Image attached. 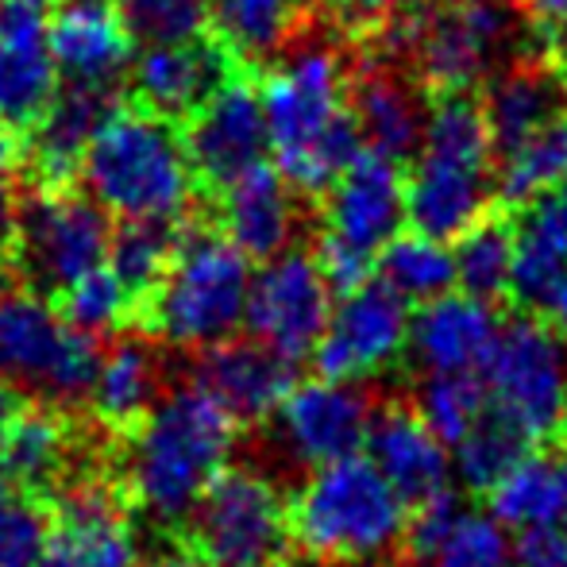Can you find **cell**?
<instances>
[{"instance_id": "6da1fadb", "label": "cell", "mask_w": 567, "mask_h": 567, "mask_svg": "<svg viewBox=\"0 0 567 567\" xmlns=\"http://www.w3.org/2000/svg\"><path fill=\"white\" fill-rule=\"evenodd\" d=\"M351 70L329 43H306L267 74L259 90L275 171L293 194L324 197L363 151L351 113Z\"/></svg>"}, {"instance_id": "7a4b0ae2", "label": "cell", "mask_w": 567, "mask_h": 567, "mask_svg": "<svg viewBox=\"0 0 567 567\" xmlns=\"http://www.w3.org/2000/svg\"><path fill=\"white\" fill-rule=\"evenodd\" d=\"M236 452V421L202 386L166 390L127 429L124 483L155 522H186Z\"/></svg>"}, {"instance_id": "3957f363", "label": "cell", "mask_w": 567, "mask_h": 567, "mask_svg": "<svg viewBox=\"0 0 567 567\" xmlns=\"http://www.w3.org/2000/svg\"><path fill=\"white\" fill-rule=\"evenodd\" d=\"M494 202V143L483 101L436 93L405 171V225L433 239L463 236Z\"/></svg>"}, {"instance_id": "277c9868", "label": "cell", "mask_w": 567, "mask_h": 567, "mask_svg": "<svg viewBox=\"0 0 567 567\" xmlns=\"http://www.w3.org/2000/svg\"><path fill=\"white\" fill-rule=\"evenodd\" d=\"M410 506L367 455L313 467L290 498V540L324 567L379 564L405 540Z\"/></svg>"}, {"instance_id": "5b68a950", "label": "cell", "mask_w": 567, "mask_h": 567, "mask_svg": "<svg viewBox=\"0 0 567 567\" xmlns=\"http://www.w3.org/2000/svg\"><path fill=\"white\" fill-rule=\"evenodd\" d=\"M90 197L120 220L174 225L194 202L197 174L171 120L155 113H113L82 158Z\"/></svg>"}, {"instance_id": "8992f818", "label": "cell", "mask_w": 567, "mask_h": 567, "mask_svg": "<svg viewBox=\"0 0 567 567\" xmlns=\"http://www.w3.org/2000/svg\"><path fill=\"white\" fill-rule=\"evenodd\" d=\"M251 275V259L220 231H189L174 244L163 282L143 301L151 332L182 351L231 340L244 324Z\"/></svg>"}, {"instance_id": "52a82bcc", "label": "cell", "mask_w": 567, "mask_h": 567, "mask_svg": "<svg viewBox=\"0 0 567 567\" xmlns=\"http://www.w3.org/2000/svg\"><path fill=\"white\" fill-rule=\"evenodd\" d=\"M491 413L529 444H545L567 429V340L540 317H517L498 329L483 363Z\"/></svg>"}, {"instance_id": "ba28073f", "label": "cell", "mask_w": 567, "mask_h": 567, "mask_svg": "<svg viewBox=\"0 0 567 567\" xmlns=\"http://www.w3.org/2000/svg\"><path fill=\"white\" fill-rule=\"evenodd\" d=\"M194 553L213 567H270L290 545V498L259 467H228L189 514Z\"/></svg>"}, {"instance_id": "9c48e42d", "label": "cell", "mask_w": 567, "mask_h": 567, "mask_svg": "<svg viewBox=\"0 0 567 567\" xmlns=\"http://www.w3.org/2000/svg\"><path fill=\"white\" fill-rule=\"evenodd\" d=\"M113 225L93 197L54 186L35 194L12 225L16 267L35 290L62 293L109 262Z\"/></svg>"}, {"instance_id": "30bf717a", "label": "cell", "mask_w": 567, "mask_h": 567, "mask_svg": "<svg viewBox=\"0 0 567 567\" xmlns=\"http://www.w3.org/2000/svg\"><path fill=\"white\" fill-rule=\"evenodd\" d=\"M101 351L35 293L0 298V379H20L59 402H85Z\"/></svg>"}, {"instance_id": "8fae6325", "label": "cell", "mask_w": 567, "mask_h": 567, "mask_svg": "<svg viewBox=\"0 0 567 567\" xmlns=\"http://www.w3.org/2000/svg\"><path fill=\"white\" fill-rule=\"evenodd\" d=\"M332 286L321 275L317 259L309 251H290L267 259L251 275V293H247L244 324L251 340L267 343L282 359L313 355L332 317Z\"/></svg>"}, {"instance_id": "7c38bea8", "label": "cell", "mask_w": 567, "mask_h": 567, "mask_svg": "<svg viewBox=\"0 0 567 567\" xmlns=\"http://www.w3.org/2000/svg\"><path fill=\"white\" fill-rule=\"evenodd\" d=\"M371 417V398L359 382L317 374L309 382H293V390L270 413V444L286 463L313 471L363 449Z\"/></svg>"}, {"instance_id": "4fadbf2b", "label": "cell", "mask_w": 567, "mask_h": 567, "mask_svg": "<svg viewBox=\"0 0 567 567\" xmlns=\"http://www.w3.org/2000/svg\"><path fill=\"white\" fill-rule=\"evenodd\" d=\"M410 301L386 282H363L332 306L329 329L313 351L321 379L371 382L386 374L410 348Z\"/></svg>"}, {"instance_id": "5bb4252c", "label": "cell", "mask_w": 567, "mask_h": 567, "mask_svg": "<svg viewBox=\"0 0 567 567\" xmlns=\"http://www.w3.org/2000/svg\"><path fill=\"white\" fill-rule=\"evenodd\" d=\"M506 0H449L417 23V66L433 93H467L506 47Z\"/></svg>"}, {"instance_id": "9a60e30c", "label": "cell", "mask_w": 567, "mask_h": 567, "mask_svg": "<svg viewBox=\"0 0 567 567\" xmlns=\"http://www.w3.org/2000/svg\"><path fill=\"white\" fill-rule=\"evenodd\" d=\"M140 537L116 486L101 475H78L62 486L59 522L51 525L43 567H135Z\"/></svg>"}, {"instance_id": "2e32d148", "label": "cell", "mask_w": 567, "mask_h": 567, "mask_svg": "<svg viewBox=\"0 0 567 567\" xmlns=\"http://www.w3.org/2000/svg\"><path fill=\"white\" fill-rule=\"evenodd\" d=\"M194 174L209 186L225 189L239 174L255 171L270 155L267 116L259 90L251 82L228 78L194 116L182 135Z\"/></svg>"}, {"instance_id": "e0dca14e", "label": "cell", "mask_w": 567, "mask_h": 567, "mask_svg": "<svg viewBox=\"0 0 567 567\" xmlns=\"http://www.w3.org/2000/svg\"><path fill=\"white\" fill-rule=\"evenodd\" d=\"M405 225V174L402 163L359 151L351 166L324 194V231L340 244L379 259V251Z\"/></svg>"}, {"instance_id": "ac0fdd59", "label": "cell", "mask_w": 567, "mask_h": 567, "mask_svg": "<svg viewBox=\"0 0 567 567\" xmlns=\"http://www.w3.org/2000/svg\"><path fill=\"white\" fill-rule=\"evenodd\" d=\"M363 449L410 514L452 494V449L417 417L413 405H386L374 413Z\"/></svg>"}, {"instance_id": "d6986e66", "label": "cell", "mask_w": 567, "mask_h": 567, "mask_svg": "<svg viewBox=\"0 0 567 567\" xmlns=\"http://www.w3.org/2000/svg\"><path fill=\"white\" fill-rule=\"evenodd\" d=\"M132 93L147 113L189 120L231 78V54L217 39L143 47L132 66Z\"/></svg>"}, {"instance_id": "ffe728a7", "label": "cell", "mask_w": 567, "mask_h": 567, "mask_svg": "<svg viewBox=\"0 0 567 567\" xmlns=\"http://www.w3.org/2000/svg\"><path fill=\"white\" fill-rule=\"evenodd\" d=\"M54 70L70 85L113 90L132 66V35L113 0H62L47 20Z\"/></svg>"}, {"instance_id": "44dd1931", "label": "cell", "mask_w": 567, "mask_h": 567, "mask_svg": "<svg viewBox=\"0 0 567 567\" xmlns=\"http://www.w3.org/2000/svg\"><path fill=\"white\" fill-rule=\"evenodd\" d=\"M293 363L259 340H225L202 351L194 367V386H202L236 425L270 421L293 390Z\"/></svg>"}, {"instance_id": "7402d4cb", "label": "cell", "mask_w": 567, "mask_h": 567, "mask_svg": "<svg viewBox=\"0 0 567 567\" xmlns=\"http://www.w3.org/2000/svg\"><path fill=\"white\" fill-rule=\"evenodd\" d=\"M498 313L491 301L449 290L413 313L405 355L425 374H478L498 340Z\"/></svg>"}, {"instance_id": "603a6c76", "label": "cell", "mask_w": 567, "mask_h": 567, "mask_svg": "<svg viewBox=\"0 0 567 567\" xmlns=\"http://www.w3.org/2000/svg\"><path fill=\"white\" fill-rule=\"evenodd\" d=\"M59 70L47 43V16L35 0L0 4V124H35L51 105Z\"/></svg>"}, {"instance_id": "cb8c5ba5", "label": "cell", "mask_w": 567, "mask_h": 567, "mask_svg": "<svg viewBox=\"0 0 567 567\" xmlns=\"http://www.w3.org/2000/svg\"><path fill=\"white\" fill-rule=\"evenodd\" d=\"M217 220L228 244H236L247 259L267 262L293 247L301 225L298 194L275 166L259 163L255 171L239 174L236 182L220 189Z\"/></svg>"}, {"instance_id": "d4e9b609", "label": "cell", "mask_w": 567, "mask_h": 567, "mask_svg": "<svg viewBox=\"0 0 567 567\" xmlns=\"http://www.w3.org/2000/svg\"><path fill=\"white\" fill-rule=\"evenodd\" d=\"M113 113H116L113 90L70 85L66 93H54L51 105L39 113L28 135L31 174L47 189L66 186L74 174H82V158L90 151L93 135L101 132V124Z\"/></svg>"}, {"instance_id": "484cf974", "label": "cell", "mask_w": 567, "mask_h": 567, "mask_svg": "<svg viewBox=\"0 0 567 567\" xmlns=\"http://www.w3.org/2000/svg\"><path fill=\"white\" fill-rule=\"evenodd\" d=\"M483 116L486 127H491L494 155H502V151L529 140L533 132H540L545 124L567 116V85L553 62H514L486 85Z\"/></svg>"}, {"instance_id": "4316f807", "label": "cell", "mask_w": 567, "mask_h": 567, "mask_svg": "<svg viewBox=\"0 0 567 567\" xmlns=\"http://www.w3.org/2000/svg\"><path fill=\"white\" fill-rule=\"evenodd\" d=\"M514 293L522 306H545L567 275V186L522 205L514 225Z\"/></svg>"}, {"instance_id": "83f0119b", "label": "cell", "mask_w": 567, "mask_h": 567, "mask_svg": "<svg viewBox=\"0 0 567 567\" xmlns=\"http://www.w3.org/2000/svg\"><path fill=\"white\" fill-rule=\"evenodd\" d=\"M348 101L367 151H379V155L394 158V163L413 158L421 132H425L429 105L402 74H394V70H363L359 78H351Z\"/></svg>"}, {"instance_id": "f1b7e54d", "label": "cell", "mask_w": 567, "mask_h": 567, "mask_svg": "<svg viewBox=\"0 0 567 567\" xmlns=\"http://www.w3.org/2000/svg\"><path fill=\"white\" fill-rule=\"evenodd\" d=\"M486 498L494 522L514 533L567 525V449H529Z\"/></svg>"}, {"instance_id": "f546056e", "label": "cell", "mask_w": 567, "mask_h": 567, "mask_svg": "<svg viewBox=\"0 0 567 567\" xmlns=\"http://www.w3.org/2000/svg\"><path fill=\"white\" fill-rule=\"evenodd\" d=\"M158 398H163L158 355L140 340H120L101 355L85 402L105 429H135Z\"/></svg>"}, {"instance_id": "4dcf8cb0", "label": "cell", "mask_w": 567, "mask_h": 567, "mask_svg": "<svg viewBox=\"0 0 567 567\" xmlns=\"http://www.w3.org/2000/svg\"><path fill=\"white\" fill-rule=\"evenodd\" d=\"M74 460V429L59 410H16L0 429V475L23 491L54 486Z\"/></svg>"}, {"instance_id": "1f68e13d", "label": "cell", "mask_w": 567, "mask_h": 567, "mask_svg": "<svg viewBox=\"0 0 567 567\" xmlns=\"http://www.w3.org/2000/svg\"><path fill=\"white\" fill-rule=\"evenodd\" d=\"M301 0H213L209 28L239 62H267L298 31Z\"/></svg>"}, {"instance_id": "d6a6232c", "label": "cell", "mask_w": 567, "mask_h": 567, "mask_svg": "<svg viewBox=\"0 0 567 567\" xmlns=\"http://www.w3.org/2000/svg\"><path fill=\"white\" fill-rule=\"evenodd\" d=\"M560 186H567V116L545 124L517 147L502 151L494 166V197L514 209Z\"/></svg>"}, {"instance_id": "836d02e7", "label": "cell", "mask_w": 567, "mask_h": 567, "mask_svg": "<svg viewBox=\"0 0 567 567\" xmlns=\"http://www.w3.org/2000/svg\"><path fill=\"white\" fill-rule=\"evenodd\" d=\"M379 278L410 306H425L433 298H444L455 290V259L444 239H433L425 231H398L374 259Z\"/></svg>"}, {"instance_id": "e575fe53", "label": "cell", "mask_w": 567, "mask_h": 567, "mask_svg": "<svg viewBox=\"0 0 567 567\" xmlns=\"http://www.w3.org/2000/svg\"><path fill=\"white\" fill-rule=\"evenodd\" d=\"M455 286L471 298L494 301L509 293L514 282V228L498 217L475 220L463 236H455Z\"/></svg>"}, {"instance_id": "d590c367", "label": "cell", "mask_w": 567, "mask_h": 567, "mask_svg": "<svg viewBox=\"0 0 567 567\" xmlns=\"http://www.w3.org/2000/svg\"><path fill=\"white\" fill-rule=\"evenodd\" d=\"M413 410L449 449H455L491 405H486L483 379L475 374H425Z\"/></svg>"}, {"instance_id": "8d00e7d4", "label": "cell", "mask_w": 567, "mask_h": 567, "mask_svg": "<svg viewBox=\"0 0 567 567\" xmlns=\"http://www.w3.org/2000/svg\"><path fill=\"white\" fill-rule=\"evenodd\" d=\"M529 449L533 444L509 421H502L498 413L486 410L483 421L452 449V467L467 491H491Z\"/></svg>"}, {"instance_id": "74e56055", "label": "cell", "mask_w": 567, "mask_h": 567, "mask_svg": "<svg viewBox=\"0 0 567 567\" xmlns=\"http://www.w3.org/2000/svg\"><path fill=\"white\" fill-rule=\"evenodd\" d=\"M178 239L171 225H151V220H124V228L109 244V270L127 286L135 301H147V293L163 282L166 267Z\"/></svg>"}, {"instance_id": "f35d334b", "label": "cell", "mask_w": 567, "mask_h": 567, "mask_svg": "<svg viewBox=\"0 0 567 567\" xmlns=\"http://www.w3.org/2000/svg\"><path fill=\"white\" fill-rule=\"evenodd\" d=\"M132 306L135 298L109 267L90 270L85 278H78L74 286L62 290V321L90 340L113 337L120 324L132 317Z\"/></svg>"}, {"instance_id": "ab89813d", "label": "cell", "mask_w": 567, "mask_h": 567, "mask_svg": "<svg viewBox=\"0 0 567 567\" xmlns=\"http://www.w3.org/2000/svg\"><path fill=\"white\" fill-rule=\"evenodd\" d=\"M433 567H514L509 529L491 514H460L425 556Z\"/></svg>"}, {"instance_id": "60d3db41", "label": "cell", "mask_w": 567, "mask_h": 567, "mask_svg": "<svg viewBox=\"0 0 567 567\" xmlns=\"http://www.w3.org/2000/svg\"><path fill=\"white\" fill-rule=\"evenodd\" d=\"M116 8L132 43L163 47L202 39L209 28L213 0H120Z\"/></svg>"}, {"instance_id": "b9f144b4", "label": "cell", "mask_w": 567, "mask_h": 567, "mask_svg": "<svg viewBox=\"0 0 567 567\" xmlns=\"http://www.w3.org/2000/svg\"><path fill=\"white\" fill-rule=\"evenodd\" d=\"M51 522L39 498L0 475V567H43Z\"/></svg>"}, {"instance_id": "7bdbcfd3", "label": "cell", "mask_w": 567, "mask_h": 567, "mask_svg": "<svg viewBox=\"0 0 567 567\" xmlns=\"http://www.w3.org/2000/svg\"><path fill=\"white\" fill-rule=\"evenodd\" d=\"M514 567H567V525L522 533L514 548Z\"/></svg>"}, {"instance_id": "ee69618b", "label": "cell", "mask_w": 567, "mask_h": 567, "mask_svg": "<svg viewBox=\"0 0 567 567\" xmlns=\"http://www.w3.org/2000/svg\"><path fill=\"white\" fill-rule=\"evenodd\" d=\"M16 171H20V155H16V140L8 132V124H0V205L8 202L16 186Z\"/></svg>"}, {"instance_id": "f6af8a7d", "label": "cell", "mask_w": 567, "mask_h": 567, "mask_svg": "<svg viewBox=\"0 0 567 567\" xmlns=\"http://www.w3.org/2000/svg\"><path fill=\"white\" fill-rule=\"evenodd\" d=\"M522 8L540 23L545 31L567 28V0H522Z\"/></svg>"}, {"instance_id": "bcb514c9", "label": "cell", "mask_w": 567, "mask_h": 567, "mask_svg": "<svg viewBox=\"0 0 567 567\" xmlns=\"http://www.w3.org/2000/svg\"><path fill=\"white\" fill-rule=\"evenodd\" d=\"M540 309L548 313V324H553V329L567 340V275L556 282V290L548 293V301Z\"/></svg>"}, {"instance_id": "7dc6e473", "label": "cell", "mask_w": 567, "mask_h": 567, "mask_svg": "<svg viewBox=\"0 0 567 567\" xmlns=\"http://www.w3.org/2000/svg\"><path fill=\"white\" fill-rule=\"evenodd\" d=\"M12 275H16V247H12V228L0 220V298L8 293L12 286Z\"/></svg>"}, {"instance_id": "c3c4849f", "label": "cell", "mask_w": 567, "mask_h": 567, "mask_svg": "<svg viewBox=\"0 0 567 567\" xmlns=\"http://www.w3.org/2000/svg\"><path fill=\"white\" fill-rule=\"evenodd\" d=\"M135 567H205V560L197 553H158L151 560H140Z\"/></svg>"}, {"instance_id": "681fc988", "label": "cell", "mask_w": 567, "mask_h": 567, "mask_svg": "<svg viewBox=\"0 0 567 567\" xmlns=\"http://www.w3.org/2000/svg\"><path fill=\"white\" fill-rule=\"evenodd\" d=\"M20 410V402H16V390H12V382L8 379H0V429L12 421V413Z\"/></svg>"}, {"instance_id": "f907efd6", "label": "cell", "mask_w": 567, "mask_h": 567, "mask_svg": "<svg viewBox=\"0 0 567 567\" xmlns=\"http://www.w3.org/2000/svg\"><path fill=\"white\" fill-rule=\"evenodd\" d=\"M553 66H556V74L564 78V85H567V28L560 31H553Z\"/></svg>"}, {"instance_id": "816d5d0a", "label": "cell", "mask_w": 567, "mask_h": 567, "mask_svg": "<svg viewBox=\"0 0 567 567\" xmlns=\"http://www.w3.org/2000/svg\"><path fill=\"white\" fill-rule=\"evenodd\" d=\"M351 567H382V564H351Z\"/></svg>"}, {"instance_id": "f5cc1de1", "label": "cell", "mask_w": 567, "mask_h": 567, "mask_svg": "<svg viewBox=\"0 0 567 567\" xmlns=\"http://www.w3.org/2000/svg\"><path fill=\"white\" fill-rule=\"evenodd\" d=\"M35 4H47V0H35Z\"/></svg>"}, {"instance_id": "db71d44e", "label": "cell", "mask_w": 567, "mask_h": 567, "mask_svg": "<svg viewBox=\"0 0 567 567\" xmlns=\"http://www.w3.org/2000/svg\"><path fill=\"white\" fill-rule=\"evenodd\" d=\"M0 4H4V0H0Z\"/></svg>"}]
</instances>
